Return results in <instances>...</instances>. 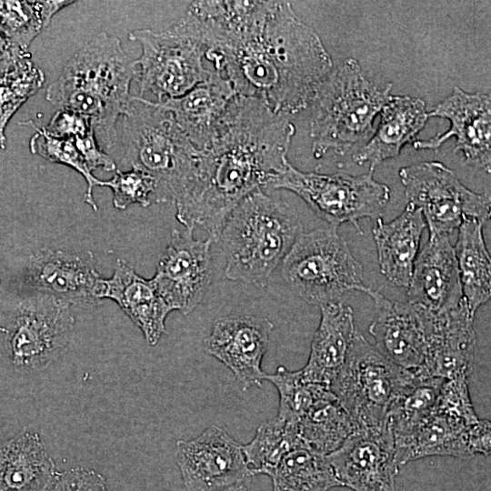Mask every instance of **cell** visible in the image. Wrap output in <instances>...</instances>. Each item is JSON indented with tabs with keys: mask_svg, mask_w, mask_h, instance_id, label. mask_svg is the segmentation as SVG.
Wrapping results in <instances>:
<instances>
[{
	"mask_svg": "<svg viewBox=\"0 0 491 491\" xmlns=\"http://www.w3.org/2000/svg\"><path fill=\"white\" fill-rule=\"evenodd\" d=\"M379 115L370 139L352 155L356 165L367 164L373 173L383 162L396 157L406 145L416 141L429 118L426 103L408 95H391Z\"/></svg>",
	"mask_w": 491,
	"mask_h": 491,
	"instance_id": "d4e9b609",
	"label": "cell"
},
{
	"mask_svg": "<svg viewBox=\"0 0 491 491\" xmlns=\"http://www.w3.org/2000/svg\"><path fill=\"white\" fill-rule=\"evenodd\" d=\"M393 437L399 466L427 456L467 458L489 456L491 451L489 420L469 423L436 409L409 429L393 434Z\"/></svg>",
	"mask_w": 491,
	"mask_h": 491,
	"instance_id": "9a60e30c",
	"label": "cell"
},
{
	"mask_svg": "<svg viewBox=\"0 0 491 491\" xmlns=\"http://www.w3.org/2000/svg\"><path fill=\"white\" fill-rule=\"evenodd\" d=\"M223 491H248L247 488L242 484L235 486H232Z\"/></svg>",
	"mask_w": 491,
	"mask_h": 491,
	"instance_id": "b9f144b4",
	"label": "cell"
},
{
	"mask_svg": "<svg viewBox=\"0 0 491 491\" xmlns=\"http://www.w3.org/2000/svg\"><path fill=\"white\" fill-rule=\"evenodd\" d=\"M320 310L309 357L300 371L306 381L329 386L346 362L357 329L353 309L344 301L323 306Z\"/></svg>",
	"mask_w": 491,
	"mask_h": 491,
	"instance_id": "4316f807",
	"label": "cell"
},
{
	"mask_svg": "<svg viewBox=\"0 0 491 491\" xmlns=\"http://www.w3.org/2000/svg\"><path fill=\"white\" fill-rule=\"evenodd\" d=\"M116 133L123 163L152 175L160 184L165 203L175 201L190 176L198 150L173 115L160 103L132 95Z\"/></svg>",
	"mask_w": 491,
	"mask_h": 491,
	"instance_id": "8992f818",
	"label": "cell"
},
{
	"mask_svg": "<svg viewBox=\"0 0 491 491\" xmlns=\"http://www.w3.org/2000/svg\"><path fill=\"white\" fill-rule=\"evenodd\" d=\"M399 177L406 203L421 211L429 237L449 235L466 218L485 223L490 218L489 193L470 190L453 170L440 162L426 161L403 166Z\"/></svg>",
	"mask_w": 491,
	"mask_h": 491,
	"instance_id": "7c38bea8",
	"label": "cell"
},
{
	"mask_svg": "<svg viewBox=\"0 0 491 491\" xmlns=\"http://www.w3.org/2000/svg\"><path fill=\"white\" fill-rule=\"evenodd\" d=\"M411 371L385 357L358 331L329 388L356 428L384 426L389 408Z\"/></svg>",
	"mask_w": 491,
	"mask_h": 491,
	"instance_id": "30bf717a",
	"label": "cell"
},
{
	"mask_svg": "<svg viewBox=\"0 0 491 491\" xmlns=\"http://www.w3.org/2000/svg\"><path fill=\"white\" fill-rule=\"evenodd\" d=\"M279 395L277 417L296 423L329 386L306 381L299 370L291 371L278 366L275 373L266 376Z\"/></svg>",
	"mask_w": 491,
	"mask_h": 491,
	"instance_id": "d590c367",
	"label": "cell"
},
{
	"mask_svg": "<svg viewBox=\"0 0 491 491\" xmlns=\"http://www.w3.org/2000/svg\"><path fill=\"white\" fill-rule=\"evenodd\" d=\"M56 473L34 430L24 429L0 445V491H45Z\"/></svg>",
	"mask_w": 491,
	"mask_h": 491,
	"instance_id": "83f0119b",
	"label": "cell"
},
{
	"mask_svg": "<svg viewBox=\"0 0 491 491\" xmlns=\"http://www.w3.org/2000/svg\"><path fill=\"white\" fill-rule=\"evenodd\" d=\"M98 297L115 301L139 327L148 345H156L165 334L171 308L153 278L142 277L125 261L117 259L113 276L102 278Z\"/></svg>",
	"mask_w": 491,
	"mask_h": 491,
	"instance_id": "603a6c76",
	"label": "cell"
},
{
	"mask_svg": "<svg viewBox=\"0 0 491 491\" xmlns=\"http://www.w3.org/2000/svg\"><path fill=\"white\" fill-rule=\"evenodd\" d=\"M20 124L35 129V134L29 140V149L33 155L51 163L67 165L85 178L86 182L85 202L96 212L98 207L93 193L95 186L102 185V180L96 178L90 171L74 141L71 138L54 135L45 127L36 125L32 120Z\"/></svg>",
	"mask_w": 491,
	"mask_h": 491,
	"instance_id": "e575fe53",
	"label": "cell"
},
{
	"mask_svg": "<svg viewBox=\"0 0 491 491\" xmlns=\"http://www.w3.org/2000/svg\"><path fill=\"white\" fill-rule=\"evenodd\" d=\"M128 38L138 43L142 51L135 60L139 97L151 94L157 103L177 98L213 71L204 65V45L178 21L163 31L134 30Z\"/></svg>",
	"mask_w": 491,
	"mask_h": 491,
	"instance_id": "9c48e42d",
	"label": "cell"
},
{
	"mask_svg": "<svg viewBox=\"0 0 491 491\" xmlns=\"http://www.w3.org/2000/svg\"><path fill=\"white\" fill-rule=\"evenodd\" d=\"M236 95L230 82L213 69L209 77L185 95L160 103L197 150L206 147Z\"/></svg>",
	"mask_w": 491,
	"mask_h": 491,
	"instance_id": "cb8c5ba5",
	"label": "cell"
},
{
	"mask_svg": "<svg viewBox=\"0 0 491 491\" xmlns=\"http://www.w3.org/2000/svg\"><path fill=\"white\" fill-rule=\"evenodd\" d=\"M75 324L72 305L45 293H28L6 327L0 328L15 369L42 371L56 360L70 342Z\"/></svg>",
	"mask_w": 491,
	"mask_h": 491,
	"instance_id": "8fae6325",
	"label": "cell"
},
{
	"mask_svg": "<svg viewBox=\"0 0 491 491\" xmlns=\"http://www.w3.org/2000/svg\"><path fill=\"white\" fill-rule=\"evenodd\" d=\"M75 1H0V31L28 51L31 43L50 24L55 15Z\"/></svg>",
	"mask_w": 491,
	"mask_h": 491,
	"instance_id": "d6a6232c",
	"label": "cell"
},
{
	"mask_svg": "<svg viewBox=\"0 0 491 491\" xmlns=\"http://www.w3.org/2000/svg\"><path fill=\"white\" fill-rule=\"evenodd\" d=\"M474 318L464 298L456 307L434 314L426 356L420 368L443 379L468 376L476 349Z\"/></svg>",
	"mask_w": 491,
	"mask_h": 491,
	"instance_id": "7402d4cb",
	"label": "cell"
},
{
	"mask_svg": "<svg viewBox=\"0 0 491 491\" xmlns=\"http://www.w3.org/2000/svg\"><path fill=\"white\" fill-rule=\"evenodd\" d=\"M392 84L372 81L354 58H346L320 84L310 106L309 134L315 158L344 155L372 136L375 121L389 100Z\"/></svg>",
	"mask_w": 491,
	"mask_h": 491,
	"instance_id": "5b68a950",
	"label": "cell"
},
{
	"mask_svg": "<svg viewBox=\"0 0 491 491\" xmlns=\"http://www.w3.org/2000/svg\"><path fill=\"white\" fill-rule=\"evenodd\" d=\"M296 133L289 116L263 101L236 95L211 143L198 150L190 176L175 200L176 219L218 240L230 212L289 162Z\"/></svg>",
	"mask_w": 491,
	"mask_h": 491,
	"instance_id": "7a4b0ae2",
	"label": "cell"
},
{
	"mask_svg": "<svg viewBox=\"0 0 491 491\" xmlns=\"http://www.w3.org/2000/svg\"><path fill=\"white\" fill-rule=\"evenodd\" d=\"M406 289L408 303L433 314L453 309L461 303L459 273L448 235L428 237L416 259Z\"/></svg>",
	"mask_w": 491,
	"mask_h": 491,
	"instance_id": "44dd1931",
	"label": "cell"
},
{
	"mask_svg": "<svg viewBox=\"0 0 491 491\" xmlns=\"http://www.w3.org/2000/svg\"><path fill=\"white\" fill-rule=\"evenodd\" d=\"M195 25L205 58L236 95L291 115L310 106L333 68L320 36L286 1H203Z\"/></svg>",
	"mask_w": 491,
	"mask_h": 491,
	"instance_id": "6da1fadb",
	"label": "cell"
},
{
	"mask_svg": "<svg viewBox=\"0 0 491 491\" xmlns=\"http://www.w3.org/2000/svg\"><path fill=\"white\" fill-rule=\"evenodd\" d=\"M274 324L266 317L232 315L217 318L204 338L205 351L232 371L242 390L260 387L266 374L262 360Z\"/></svg>",
	"mask_w": 491,
	"mask_h": 491,
	"instance_id": "d6986e66",
	"label": "cell"
},
{
	"mask_svg": "<svg viewBox=\"0 0 491 491\" xmlns=\"http://www.w3.org/2000/svg\"><path fill=\"white\" fill-rule=\"evenodd\" d=\"M295 424L302 446L323 455L337 449L356 429L330 388Z\"/></svg>",
	"mask_w": 491,
	"mask_h": 491,
	"instance_id": "f546056e",
	"label": "cell"
},
{
	"mask_svg": "<svg viewBox=\"0 0 491 491\" xmlns=\"http://www.w3.org/2000/svg\"><path fill=\"white\" fill-rule=\"evenodd\" d=\"M175 459L187 491H223L254 476L243 445L214 425L195 438L177 440Z\"/></svg>",
	"mask_w": 491,
	"mask_h": 491,
	"instance_id": "4fadbf2b",
	"label": "cell"
},
{
	"mask_svg": "<svg viewBox=\"0 0 491 491\" xmlns=\"http://www.w3.org/2000/svg\"><path fill=\"white\" fill-rule=\"evenodd\" d=\"M445 380L421 368L411 371L388 411L387 424L392 434L409 429L435 410Z\"/></svg>",
	"mask_w": 491,
	"mask_h": 491,
	"instance_id": "1f68e13d",
	"label": "cell"
},
{
	"mask_svg": "<svg viewBox=\"0 0 491 491\" xmlns=\"http://www.w3.org/2000/svg\"><path fill=\"white\" fill-rule=\"evenodd\" d=\"M302 225L290 206L266 190L245 197L221 229L225 276L264 287L298 236Z\"/></svg>",
	"mask_w": 491,
	"mask_h": 491,
	"instance_id": "277c9868",
	"label": "cell"
},
{
	"mask_svg": "<svg viewBox=\"0 0 491 491\" xmlns=\"http://www.w3.org/2000/svg\"><path fill=\"white\" fill-rule=\"evenodd\" d=\"M373 174L304 172L288 162L283 171L269 180L266 191H291L330 226L337 228L347 223L363 234L359 221L368 218L375 222L381 218L390 200V188L376 181Z\"/></svg>",
	"mask_w": 491,
	"mask_h": 491,
	"instance_id": "ba28073f",
	"label": "cell"
},
{
	"mask_svg": "<svg viewBox=\"0 0 491 491\" xmlns=\"http://www.w3.org/2000/svg\"><path fill=\"white\" fill-rule=\"evenodd\" d=\"M113 193V205L124 210L133 204L144 207L152 204L165 203L159 182L152 175L140 169L115 170L113 176L102 185Z\"/></svg>",
	"mask_w": 491,
	"mask_h": 491,
	"instance_id": "8d00e7d4",
	"label": "cell"
},
{
	"mask_svg": "<svg viewBox=\"0 0 491 491\" xmlns=\"http://www.w3.org/2000/svg\"><path fill=\"white\" fill-rule=\"evenodd\" d=\"M428 117L450 122L447 131L426 140L414 141L416 150H438L455 137V153L460 152L466 164L491 171V98L487 94L469 93L455 86L452 93L438 103Z\"/></svg>",
	"mask_w": 491,
	"mask_h": 491,
	"instance_id": "2e32d148",
	"label": "cell"
},
{
	"mask_svg": "<svg viewBox=\"0 0 491 491\" xmlns=\"http://www.w3.org/2000/svg\"><path fill=\"white\" fill-rule=\"evenodd\" d=\"M95 265L89 251L41 248L31 256L24 283L28 293H45L72 306H92L101 301L98 295L102 277Z\"/></svg>",
	"mask_w": 491,
	"mask_h": 491,
	"instance_id": "ffe728a7",
	"label": "cell"
},
{
	"mask_svg": "<svg viewBox=\"0 0 491 491\" xmlns=\"http://www.w3.org/2000/svg\"><path fill=\"white\" fill-rule=\"evenodd\" d=\"M28 59H31V54L16 45L0 31V75Z\"/></svg>",
	"mask_w": 491,
	"mask_h": 491,
	"instance_id": "60d3db41",
	"label": "cell"
},
{
	"mask_svg": "<svg viewBox=\"0 0 491 491\" xmlns=\"http://www.w3.org/2000/svg\"><path fill=\"white\" fill-rule=\"evenodd\" d=\"M45 491H108L105 478L83 467L57 472Z\"/></svg>",
	"mask_w": 491,
	"mask_h": 491,
	"instance_id": "f35d334b",
	"label": "cell"
},
{
	"mask_svg": "<svg viewBox=\"0 0 491 491\" xmlns=\"http://www.w3.org/2000/svg\"><path fill=\"white\" fill-rule=\"evenodd\" d=\"M267 476L273 491H327L341 486L327 455L305 446L287 452Z\"/></svg>",
	"mask_w": 491,
	"mask_h": 491,
	"instance_id": "4dcf8cb0",
	"label": "cell"
},
{
	"mask_svg": "<svg viewBox=\"0 0 491 491\" xmlns=\"http://www.w3.org/2000/svg\"><path fill=\"white\" fill-rule=\"evenodd\" d=\"M426 228L421 211L410 203L394 219L375 221L373 238L379 270L394 286H408Z\"/></svg>",
	"mask_w": 491,
	"mask_h": 491,
	"instance_id": "484cf974",
	"label": "cell"
},
{
	"mask_svg": "<svg viewBox=\"0 0 491 491\" xmlns=\"http://www.w3.org/2000/svg\"><path fill=\"white\" fill-rule=\"evenodd\" d=\"M303 446L295 423L277 416L261 424L243 451L254 476L268 475L281 458L295 447Z\"/></svg>",
	"mask_w": 491,
	"mask_h": 491,
	"instance_id": "836d02e7",
	"label": "cell"
},
{
	"mask_svg": "<svg viewBox=\"0 0 491 491\" xmlns=\"http://www.w3.org/2000/svg\"><path fill=\"white\" fill-rule=\"evenodd\" d=\"M467 380L466 376L446 379L441 386L435 409L469 423L477 422L480 418L475 411Z\"/></svg>",
	"mask_w": 491,
	"mask_h": 491,
	"instance_id": "74e56055",
	"label": "cell"
},
{
	"mask_svg": "<svg viewBox=\"0 0 491 491\" xmlns=\"http://www.w3.org/2000/svg\"><path fill=\"white\" fill-rule=\"evenodd\" d=\"M484 224L476 218L465 219L454 246L463 298L473 316L491 296V260Z\"/></svg>",
	"mask_w": 491,
	"mask_h": 491,
	"instance_id": "f1b7e54d",
	"label": "cell"
},
{
	"mask_svg": "<svg viewBox=\"0 0 491 491\" xmlns=\"http://www.w3.org/2000/svg\"><path fill=\"white\" fill-rule=\"evenodd\" d=\"M137 67L120 40L105 32L90 39L52 82L45 99L90 120L102 143H111L117 122L130 104V85Z\"/></svg>",
	"mask_w": 491,
	"mask_h": 491,
	"instance_id": "3957f363",
	"label": "cell"
},
{
	"mask_svg": "<svg viewBox=\"0 0 491 491\" xmlns=\"http://www.w3.org/2000/svg\"><path fill=\"white\" fill-rule=\"evenodd\" d=\"M44 127L54 135L67 138L81 136L95 131L88 118L65 109H58Z\"/></svg>",
	"mask_w": 491,
	"mask_h": 491,
	"instance_id": "ab89813d",
	"label": "cell"
},
{
	"mask_svg": "<svg viewBox=\"0 0 491 491\" xmlns=\"http://www.w3.org/2000/svg\"><path fill=\"white\" fill-rule=\"evenodd\" d=\"M366 295L375 306L369 326L374 346L401 368L414 371L422 367L434 314L417 305L389 299L371 288Z\"/></svg>",
	"mask_w": 491,
	"mask_h": 491,
	"instance_id": "ac0fdd59",
	"label": "cell"
},
{
	"mask_svg": "<svg viewBox=\"0 0 491 491\" xmlns=\"http://www.w3.org/2000/svg\"><path fill=\"white\" fill-rule=\"evenodd\" d=\"M327 456L341 486L353 491H396L400 466L388 424L355 429Z\"/></svg>",
	"mask_w": 491,
	"mask_h": 491,
	"instance_id": "e0dca14e",
	"label": "cell"
},
{
	"mask_svg": "<svg viewBox=\"0 0 491 491\" xmlns=\"http://www.w3.org/2000/svg\"><path fill=\"white\" fill-rule=\"evenodd\" d=\"M213 241L195 238L186 228L172 231L152 277L172 311L188 315L202 301L213 278Z\"/></svg>",
	"mask_w": 491,
	"mask_h": 491,
	"instance_id": "5bb4252c",
	"label": "cell"
},
{
	"mask_svg": "<svg viewBox=\"0 0 491 491\" xmlns=\"http://www.w3.org/2000/svg\"><path fill=\"white\" fill-rule=\"evenodd\" d=\"M281 275L298 296L319 307L344 301L347 293L370 289L364 284L362 265L330 225L303 232L283 259Z\"/></svg>",
	"mask_w": 491,
	"mask_h": 491,
	"instance_id": "52a82bcc",
	"label": "cell"
}]
</instances>
